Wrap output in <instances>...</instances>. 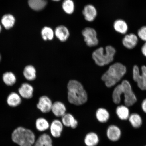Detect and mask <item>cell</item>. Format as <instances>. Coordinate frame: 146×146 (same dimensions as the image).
Segmentation results:
<instances>
[{
	"mask_svg": "<svg viewBox=\"0 0 146 146\" xmlns=\"http://www.w3.org/2000/svg\"><path fill=\"white\" fill-rule=\"evenodd\" d=\"M68 99L71 104L79 106L86 103L87 95L83 85L79 82L71 80L67 85Z\"/></svg>",
	"mask_w": 146,
	"mask_h": 146,
	"instance_id": "obj_1",
	"label": "cell"
},
{
	"mask_svg": "<svg viewBox=\"0 0 146 146\" xmlns=\"http://www.w3.org/2000/svg\"><path fill=\"white\" fill-rule=\"evenodd\" d=\"M127 72L125 66L119 63L111 65L108 70L103 74L102 79L108 87L114 86L119 82Z\"/></svg>",
	"mask_w": 146,
	"mask_h": 146,
	"instance_id": "obj_2",
	"label": "cell"
},
{
	"mask_svg": "<svg viewBox=\"0 0 146 146\" xmlns=\"http://www.w3.org/2000/svg\"><path fill=\"white\" fill-rule=\"evenodd\" d=\"M11 138L12 141L19 146H33L36 140L35 135L32 131L21 127L14 129Z\"/></svg>",
	"mask_w": 146,
	"mask_h": 146,
	"instance_id": "obj_3",
	"label": "cell"
},
{
	"mask_svg": "<svg viewBox=\"0 0 146 146\" xmlns=\"http://www.w3.org/2000/svg\"><path fill=\"white\" fill-rule=\"evenodd\" d=\"M116 50L112 46H108L104 51L100 47L93 52L92 57L97 65L100 66L109 64L114 60Z\"/></svg>",
	"mask_w": 146,
	"mask_h": 146,
	"instance_id": "obj_4",
	"label": "cell"
},
{
	"mask_svg": "<svg viewBox=\"0 0 146 146\" xmlns=\"http://www.w3.org/2000/svg\"><path fill=\"white\" fill-rule=\"evenodd\" d=\"M121 94H123L125 105L129 107L134 104L137 101L135 95L132 90V86L129 82L127 80H124L121 84Z\"/></svg>",
	"mask_w": 146,
	"mask_h": 146,
	"instance_id": "obj_5",
	"label": "cell"
},
{
	"mask_svg": "<svg viewBox=\"0 0 146 146\" xmlns=\"http://www.w3.org/2000/svg\"><path fill=\"white\" fill-rule=\"evenodd\" d=\"M133 78L137 84L138 86L142 90H146V66L141 67V74H140L139 68L135 65L133 68Z\"/></svg>",
	"mask_w": 146,
	"mask_h": 146,
	"instance_id": "obj_6",
	"label": "cell"
},
{
	"mask_svg": "<svg viewBox=\"0 0 146 146\" xmlns=\"http://www.w3.org/2000/svg\"><path fill=\"white\" fill-rule=\"evenodd\" d=\"M82 35L88 46L90 47L96 46L98 44L97 33L95 30L92 27H86L82 31Z\"/></svg>",
	"mask_w": 146,
	"mask_h": 146,
	"instance_id": "obj_7",
	"label": "cell"
},
{
	"mask_svg": "<svg viewBox=\"0 0 146 146\" xmlns=\"http://www.w3.org/2000/svg\"><path fill=\"white\" fill-rule=\"evenodd\" d=\"M121 129L117 125H110L107 129V137L111 141H118L121 138Z\"/></svg>",
	"mask_w": 146,
	"mask_h": 146,
	"instance_id": "obj_8",
	"label": "cell"
},
{
	"mask_svg": "<svg viewBox=\"0 0 146 146\" xmlns=\"http://www.w3.org/2000/svg\"><path fill=\"white\" fill-rule=\"evenodd\" d=\"M82 14L86 21L89 22L94 21L98 15L97 10L94 5L88 4L84 7Z\"/></svg>",
	"mask_w": 146,
	"mask_h": 146,
	"instance_id": "obj_9",
	"label": "cell"
},
{
	"mask_svg": "<svg viewBox=\"0 0 146 146\" xmlns=\"http://www.w3.org/2000/svg\"><path fill=\"white\" fill-rule=\"evenodd\" d=\"M53 103L48 97L43 96L39 99L37 104V108L43 113H47L51 111Z\"/></svg>",
	"mask_w": 146,
	"mask_h": 146,
	"instance_id": "obj_10",
	"label": "cell"
},
{
	"mask_svg": "<svg viewBox=\"0 0 146 146\" xmlns=\"http://www.w3.org/2000/svg\"><path fill=\"white\" fill-rule=\"evenodd\" d=\"M64 125L61 121L58 119L54 120L50 125V133L52 136L55 138H59L61 135Z\"/></svg>",
	"mask_w": 146,
	"mask_h": 146,
	"instance_id": "obj_11",
	"label": "cell"
},
{
	"mask_svg": "<svg viewBox=\"0 0 146 146\" xmlns=\"http://www.w3.org/2000/svg\"><path fill=\"white\" fill-rule=\"evenodd\" d=\"M54 33V35L62 42L66 41L70 36L68 29L64 25H60L56 27Z\"/></svg>",
	"mask_w": 146,
	"mask_h": 146,
	"instance_id": "obj_12",
	"label": "cell"
},
{
	"mask_svg": "<svg viewBox=\"0 0 146 146\" xmlns=\"http://www.w3.org/2000/svg\"><path fill=\"white\" fill-rule=\"evenodd\" d=\"M138 36L135 34L130 33L126 35L122 40L124 46L128 49H133L137 44Z\"/></svg>",
	"mask_w": 146,
	"mask_h": 146,
	"instance_id": "obj_13",
	"label": "cell"
},
{
	"mask_svg": "<svg viewBox=\"0 0 146 146\" xmlns=\"http://www.w3.org/2000/svg\"><path fill=\"white\" fill-rule=\"evenodd\" d=\"M51 111L56 117H62L66 113V108L63 103L56 101L52 104Z\"/></svg>",
	"mask_w": 146,
	"mask_h": 146,
	"instance_id": "obj_14",
	"label": "cell"
},
{
	"mask_svg": "<svg viewBox=\"0 0 146 146\" xmlns=\"http://www.w3.org/2000/svg\"><path fill=\"white\" fill-rule=\"evenodd\" d=\"M61 118V121L64 126L70 127L72 129H76L77 127L78 121L72 114L66 113Z\"/></svg>",
	"mask_w": 146,
	"mask_h": 146,
	"instance_id": "obj_15",
	"label": "cell"
},
{
	"mask_svg": "<svg viewBox=\"0 0 146 146\" xmlns=\"http://www.w3.org/2000/svg\"><path fill=\"white\" fill-rule=\"evenodd\" d=\"M18 91L23 98L26 99H30L33 97L34 89L29 84L25 83L21 85V87L18 89Z\"/></svg>",
	"mask_w": 146,
	"mask_h": 146,
	"instance_id": "obj_16",
	"label": "cell"
},
{
	"mask_svg": "<svg viewBox=\"0 0 146 146\" xmlns=\"http://www.w3.org/2000/svg\"><path fill=\"white\" fill-rule=\"evenodd\" d=\"M52 140L50 135L47 134L41 135L35 140L33 146H53Z\"/></svg>",
	"mask_w": 146,
	"mask_h": 146,
	"instance_id": "obj_17",
	"label": "cell"
},
{
	"mask_svg": "<svg viewBox=\"0 0 146 146\" xmlns=\"http://www.w3.org/2000/svg\"><path fill=\"white\" fill-rule=\"evenodd\" d=\"M48 3L47 0H28L29 7L35 11H40L43 10Z\"/></svg>",
	"mask_w": 146,
	"mask_h": 146,
	"instance_id": "obj_18",
	"label": "cell"
},
{
	"mask_svg": "<svg viewBox=\"0 0 146 146\" xmlns=\"http://www.w3.org/2000/svg\"><path fill=\"white\" fill-rule=\"evenodd\" d=\"M100 141L99 137L96 133L90 132L86 135L84 142L86 146H96Z\"/></svg>",
	"mask_w": 146,
	"mask_h": 146,
	"instance_id": "obj_19",
	"label": "cell"
},
{
	"mask_svg": "<svg viewBox=\"0 0 146 146\" xmlns=\"http://www.w3.org/2000/svg\"><path fill=\"white\" fill-rule=\"evenodd\" d=\"M96 117L97 120L100 123H106L110 118V114L108 111L103 108H100L96 110Z\"/></svg>",
	"mask_w": 146,
	"mask_h": 146,
	"instance_id": "obj_20",
	"label": "cell"
},
{
	"mask_svg": "<svg viewBox=\"0 0 146 146\" xmlns=\"http://www.w3.org/2000/svg\"><path fill=\"white\" fill-rule=\"evenodd\" d=\"M114 29L116 32L122 34H125L128 30V25L124 20L118 19L114 21L113 24Z\"/></svg>",
	"mask_w": 146,
	"mask_h": 146,
	"instance_id": "obj_21",
	"label": "cell"
},
{
	"mask_svg": "<svg viewBox=\"0 0 146 146\" xmlns=\"http://www.w3.org/2000/svg\"><path fill=\"white\" fill-rule=\"evenodd\" d=\"M116 114L118 118L121 120H126L130 115L128 107L125 105L119 106L116 109Z\"/></svg>",
	"mask_w": 146,
	"mask_h": 146,
	"instance_id": "obj_22",
	"label": "cell"
},
{
	"mask_svg": "<svg viewBox=\"0 0 146 146\" xmlns=\"http://www.w3.org/2000/svg\"><path fill=\"white\" fill-rule=\"evenodd\" d=\"M128 120L132 127L135 129H138L141 127L143 123L141 116L137 113L130 114Z\"/></svg>",
	"mask_w": 146,
	"mask_h": 146,
	"instance_id": "obj_23",
	"label": "cell"
},
{
	"mask_svg": "<svg viewBox=\"0 0 146 146\" xmlns=\"http://www.w3.org/2000/svg\"><path fill=\"white\" fill-rule=\"evenodd\" d=\"M50 124L44 118L40 117L36 120L35 126L36 129L40 132H43L50 128Z\"/></svg>",
	"mask_w": 146,
	"mask_h": 146,
	"instance_id": "obj_24",
	"label": "cell"
},
{
	"mask_svg": "<svg viewBox=\"0 0 146 146\" xmlns=\"http://www.w3.org/2000/svg\"><path fill=\"white\" fill-rule=\"evenodd\" d=\"M41 34L42 38L45 41L52 40L54 36V30L48 26L44 27L42 29Z\"/></svg>",
	"mask_w": 146,
	"mask_h": 146,
	"instance_id": "obj_25",
	"label": "cell"
},
{
	"mask_svg": "<svg viewBox=\"0 0 146 146\" xmlns=\"http://www.w3.org/2000/svg\"><path fill=\"white\" fill-rule=\"evenodd\" d=\"M36 70L32 65H29L25 67L24 69V76L27 80L32 81L35 79L36 77Z\"/></svg>",
	"mask_w": 146,
	"mask_h": 146,
	"instance_id": "obj_26",
	"label": "cell"
},
{
	"mask_svg": "<svg viewBox=\"0 0 146 146\" xmlns=\"http://www.w3.org/2000/svg\"><path fill=\"white\" fill-rule=\"evenodd\" d=\"M15 21V18L14 16L10 14L5 15L1 20L2 24L7 30H9L13 27Z\"/></svg>",
	"mask_w": 146,
	"mask_h": 146,
	"instance_id": "obj_27",
	"label": "cell"
},
{
	"mask_svg": "<svg viewBox=\"0 0 146 146\" xmlns=\"http://www.w3.org/2000/svg\"><path fill=\"white\" fill-rule=\"evenodd\" d=\"M21 97L17 94L12 92L9 95L7 99L8 104L11 107H16L21 104Z\"/></svg>",
	"mask_w": 146,
	"mask_h": 146,
	"instance_id": "obj_28",
	"label": "cell"
},
{
	"mask_svg": "<svg viewBox=\"0 0 146 146\" xmlns=\"http://www.w3.org/2000/svg\"><path fill=\"white\" fill-rule=\"evenodd\" d=\"M62 7L64 11L67 14H72L74 11L75 4L73 0H64Z\"/></svg>",
	"mask_w": 146,
	"mask_h": 146,
	"instance_id": "obj_29",
	"label": "cell"
},
{
	"mask_svg": "<svg viewBox=\"0 0 146 146\" xmlns=\"http://www.w3.org/2000/svg\"><path fill=\"white\" fill-rule=\"evenodd\" d=\"M3 80L7 85L11 86L16 83V79L15 75L12 72H7L3 75Z\"/></svg>",
	"mask_w": 146,
	"mask_h": 146,
	"instance_id": "obj_30",
	"label": "cell"
},
{
	"mask_svg": "<svg viewBox=\"0 0 146 146\" xmlns=\"http://www.w3.org/2000/svg\"><path fill=\"white\" fill-rule=\"evenodd\" d=\"M121 85L119 84L115 88L112 94L113 101L116 104H118L121 102Z\"/></svg>",
	"mask_w": 146,
	"mask_h": 146,
	"instance_id": "obj_31",
	"label": "cell"
},
{
	"mask_svg": "<svg viewBox=\"0 0 146 146\" xmlns=\"http://www.w3.org/2000/svg\"><path fill=\"white\" fill-rule=\"evenodd\" d=\"M138 37L142 41L146 42V26L140 27L138 31Z\"/></svg>",
	"mask_w": 146,
	"mask_h": 146,
	"instance_id": "obj_32",
	"label": "cell"
},
{
	"mask_svg": "<svg viewBox=\"0 0 146 146\" xmlns=\"http://www.w3.org/2000/svg\"><path fill=\"white\" fill-rule=\"evenodd\" d=\"M141 108L143 112L146 114V98L142 101L141 104Z\"/></svg>",
	"mask_w": 146,
	"mask_h": 146,
	"instance_id": "obj_33",
	"label": "cell"
},
{
	"mask_svg": "<svg viewBox=\"0 0 146 146\" xmlns=\"http://www.w3.org/2000/svg\"><path fill=\"white\" fill-rule=\"evenodd\" d=\"M141 52L143 55L146 57V42L142 47Z\"/></svg>",
	"mask_w": 146,
	"mask_h": 146,
	"instance_id": "obj_34",
	"label": "cell"
},
{
	"mask_svg": "<svg viewBox=\"0 0 146 146\" xmlns=\"http://www.w3.org/2000/svg\"><path fill=\"white\" fill-rule=\"evenodd\" d=\"M52 1H54L58 2L60 1H61V0H52Z\"/></svg>",
	"mask_w": 146,
	"mask_h": 146,
	"instance_id": "obj_35",
	"label": "cell"
},
{
	"mask_svg": "<svg viewBox=\"0 0 146 146\" xmlns=\"http://www.w3.org/2000/svg\"><path fill=\"white\" fill-rule=\"evenodd\" d=\"M1 25H0V33H1Z\"/></svg>",
	"mask_w": 146,
	"mask_h": 146,
	"instance_id": "obj_36",
	"label": "cell"
},
{
	"mask_svg": "<svg viewBox=\"0 0 146 146\" xmlns=\"http://www.w3.org/2000/svg\"><path fill=\"white\" fill-rule=\"evenodd\" d=\"M1 55H0V61H1Z\"/></svg>",
	"mask_w": 146,
	"mask_h": 146,
	"instance_id": "obj_37",
	"label": "cell"
},
{
	"mask_svg": "<svg viewBox=\"0 0 146 146\" xmlns=\"http://www.w3.org/2000/svg\"><path fill=\"white\" fill-rule=\"evenodd\" d=\"M145 146H146V145H145Z\"/></svg>",
	"mask_w": 146,
	"mask_h": 146,
	"instance_id": "obj_38",
	"label": "cell"
}]
</instances>
